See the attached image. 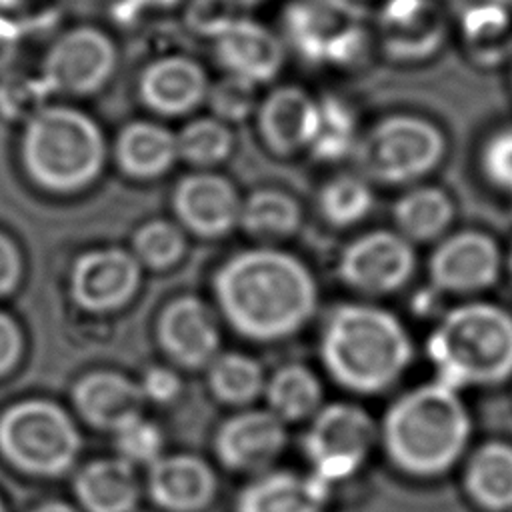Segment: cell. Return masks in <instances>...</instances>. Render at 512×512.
Segmentation results:
<instances>
[{
    "mask_svg": "<svg viewBox=\"0 0 512 512\" xmlns=\"http://www.w3.org/2000/svg\"><path fill=\"white\" fill-rule=\"evenodd\" d=\"M22 160L44 188L70 192L86 186L104 160L98 124L70 106H44L26 120Z\"/></svg>",
    "mask_w": 512,
    "mask_h": 512,
    "instance_id": "5b68a950",
    "label": "cell"
},
{
    "mask_svg": "<svg viewBox=\"0 0 512 512\" xmlns=\"http://www.w3.org/2000/svg\"><path fill=\"white\" fill-rule=\"evenodd\" d=\"M446 152L442 130L414 114L380 120L358 148L362 170L386 184L414 182L432 172Z\"/></svg>",
    "mask_w": 512,
    "mask_h": 512,
    "instance_id": "52a82bcc",
    "label": "cell"
},
{
    "mask_svg": "<svg viewBox=\"0 0 512 512\" xmlns=\"http://www.w3.org/2000/svg\"><path fill=\"white\" fill-rule=\"evenodd\" d=\"M34 512H76V510L64 502H46L38 506Z\"/></svg>",
    "mask_w": 512,
    "mask_h": 512,
    "instance_id": "f6af8a7d",
    "label": "cell"
},
{
    "mask_svg": "<svg viewBox=\"0 0 512 512\" xmlns=\"http://www.w3.org/2000/svg\"><path fill=\"white\" fill-rule=\"evenodd\" d=\"M116 156L130 176L152 178L168 170L178 156L176 136L154 122H132L118 136Z\"/></svg>",
    "mask_w": 512,
    "mask_h": 512,
    "instance_id": "484cf974",
    "label": "cell"
},
{
    "mask_svg": "<svg viewBox=\"0 0 512 512\" xmlns=\"http://www.w3.org/2000/svg\"><path fill=\"white\" fill-rule=\"evenodd\" d=\"M356 140V120L348 106L336 100L318 102V118L310 138V150L322 160H338Z\"/></svg>",
    "mask_w": 512,
    "mask_h": 512,
    "instance_id": "f546056e",
    "label": "cell"
},
{
    "mask_svg": "<svg viewBox=\"0 0 512 512\" xmlns=\"http://www.w3.org/2000/svg\"><path fill=\"white\" fill-rule=\"evenodd\" d=\"M480 166L492 186L512 194V126L488 136L480 152Z\"/></svg>",
    "mask_w": 512,
    "mask_h": 512,
    "instance_id": "8d00e7d4",
    "label": "cell"
},
{
    "mask_svg": "<svg viewBox=\"0 0 512 512\" xmlns=\"http://www.w3.org/2000/svg\"><path fill=\"white\" fill-rule=\"evenodd\" d=\"M284 440V426L276 414L252 410L222 424L216 436V452L228 468L258 470L278 456Z\"/></svg>",
    "mask_w": 512,
    "mask_h": 512,
    "instance_id": "2e32d148",
    "label": "cell"
},
{
    "mask_svg": "<svg viewBox=\"0 0 512 512\" xmlns=\"http://www.w3.org/2000/svg\"><path fill=\"white\" fill-rule=\"evenodd\" d=\"M116 432V448L128 464L132 462H156L162 450V434L156 424L136 416L122 424Z\"/></svg>",
    "mask_w": 512,
    "mask_h": 512,
    "instance_id": "d590c367",
    "label": "cell"
},
{
    "mask_svg": "<svg viewBox=\"0 0 512 512\" xmlns=\"http://www.w3.org/2000/svg\"><path fill=\"white\" fill-rule=\"evenodd\" d=\"M230 130L216 118H200L188 122L176 136V150L194 164H216L230 152Z\"/></svg>",
    "mask_w": 512,
    "mask_h": 512,
    "instance_id": "1f68e13d",
    "label": "cell"
},
{
    "mask_svg": "<svg viewBox=\"0 0 512 512\" xmlns=\"http://www.w3.org/2000/svg\"><path fill=\"white\" fill-rule=\"evenodd\" d=\"M192 6L190 22L192 26L210 38H216L234 18L240 16L228 0H196Z\"/></svg>",
    "mask_w": 512,
    "mask_h": 512,
    "instance_id": "f35d334b",
    "label": "cell"
},
{
    "mask_svg": "<svg viewBox=\"0 0 512 512\" xmlns=\"http://www.w3.org/2000/svg\"><path fill=\"white\" fill-rule=\"evenodd\" d=\"M376 442L372 418L358 406H326L312 422L304 450L314 468V476L324 484L352 476L370 454Z\"/></svg>",
    "mask_w": 512,
    "mask_h": 512,
    "instance_id": "ba28073f",
    "label": "cell"
},
{
    "mask_svg": "<svg viewBox=\"0 0 512 512\" xmlns=\"http://www.w3.org/2000/svg\"><path fill=\"white\" fill-rule=\"evenodd\" d=\"M328 484L316 476L272 472L248 484L234 512H322Z\"/></svg>",
    "mask_w": 512,
    "mask_h": 512,
    "instance_id": "603a6c76",
    "label": "cell"
},
{
    "mask_svg": "<svg viewBox=\"0 0 512 512\" xmlns=\"http://www.w3.org/2000/svg\"><path fill=\"white\" fill-rule=\"evenodd\" d=\"M142 394L156 402H170L180 392V378L162 366L150 368L142 378Z\"/></svg>",
    "mask_w": 512,
    "mask_h": 512,
    "instance_id": "ab89813d",
    "label": "cell"
},
{
    "mask_svg": "<svg viewBox=\"0 0 512 512\" xmlns=\"http://www.w3.org/2000/svg\"><path fill=\"white\" fill-rule=\"evenodd\" d=\"M206 70L192 58L170 54L152 60L140 74L142 102L162 116L192 112L208 96Z\"/></svg>",
    "mask_w": 512,
    "mask_h": 512,
    "instance_id": "9a60e30c",
    "label": "cell"
},
{
    "mask_svg": "<svg viewBox=\"0 0 512 512\" xmlns=\"http://www.w3.org/2000/svg\"><path fill=\"white\" fill-rule=\"evenodd\" d=\"M510 64H512V60H510Z\"/></svg>",
    "mask_w": 512,
    "mask_h": 512,
    "instance_id": "f907efd6",
    "label": "cell"
},
{
    "mask_svg": "<svg viewBox=\"0 0 512 512\" xmlns=\"http://www.w3.org/2000/svg\"><path fill=\"white\" fill-rule=\"evenodd\" d=\"M174 208L178 218L202 236L224 234L240 216L234 188L214 174H192L180 180Z\"/></svg>",
    "mask_w": 512,
    "mask_h": 512,
    "instance_id": "ac0fdd59",
    "label": "cell"
},
{
    "mask_svg": "<svg viewBox=\"0 0 512 512\" xmlns=\"http://www.w3.org/2000/svg\"><path fill=\"white\" fill-rule=\"evenodd\" d=\"M180 2H184V0H132V4L134 6H140V8H152V10H156V8H172V6H176V4H180Z\"/></svg>",
    "mask_w": 512,
    "mask_h": 512,
    "instance_id": "ee69618b",
    "label": "cell"
},
{
    "mask_svg": "<svg viewBox=\"0 0 512 512\" xmlns=\"http://www.w3.org/2000/svg\"><path fill=\"white\" fill-rule=\"evenodd\" d=\"M236 10H250V8H254V6H258L260 2H264V0H228Z\"/></svg>",
    "mask_w": 512,
    "mask_h": 512,
    "instance_id": "7dc6e473",
    "label": "cell"
},
{
    "mask_svg": "<svg viewBox=\"0 0 512 512\" xmlns=\"http://www.w3.org/2000/svg\"><path fill=\"white\" fill-rule=\"evenodd\" d=\"M320 206L332 224L348 226L368 214L372 208V192L364 180L342 176L322 190Z\"/></svg>",
    "mask_w": 512,
    "mask_h": 512,
    "instance_id": "d6a6232c",
    "label": "cell"
},
{
    "mask_svg": "<svg viewBox=\"0 0 512 512\" xmlns=\"http://www.w3.org/2000/svg\"><path fill=\"white\" fill-rule=\"evenodd\" d=\"M324 366L354 392H382L412 360V342L402 322L374 306H340L326 322L320 342Z\"/></svg>",
    "mask_w": 512,
    "mask_h": 512,
    "instance_id": "3957f363",
    "label": "cell"
},
{
    "mask_svg": "<svg viewBox=\"0 0 512 512\" xmlns=\"http://www.w3.org/2000/svg\"><path fill=\"white\" fill-rule=\"evenodd\" d=\"M22 26L8 14L0 12V76H4L20 54Z\"/></svg>",
    "mask_w": 512,
    "mask_h": 512,
    "instance_id": "60d3db41",
    "label": "cell"
},
{
    "mask_svg": "<svg viewBox=\"0 0 512 512\" xmlns=\"http://www.w3.org/2000/svg\"><path fill=\"white\" fill-rule=\"evenodd\" d=\"M22 350V336L18 326L0 312V374L8 372Z\"/></svg>",
    "mask_w": 512,
    "mask_h": 512,
    "instance_id": "b9f144b4",
    "label": "cell"
},
{
    "mask_svg": "<svg viewBox=\"0 0 512 512\" xmlns=\"http://www.w3.org/2000/svg\"><path fill=\"white\" fill-rule=\"evenodd\" d=\"M116 62L118 50L106 32L94 26H74L50 44L40 76L50 94L88 96L110 80Z\"/></svg>",
    "mask_w": 512,
    "mask_h": 512,
    "instance_id": "9c48e42d",
    "label": "cell"
},
{
    "mask_svg": "<svg viewBox=\"0 0 512 512\" xmlns=\"http://www.w3.org/2000/svg\"><path fill=\"white\" fill-rule=\"evenodd\" d=\"M268 402L280 420H300L316 410L320 384L304 366H284L268 382Z\"/></svg>",
    "mask_w": 512,
    "mask_h": 512,
    "instance_id": "83f0119b",
    "label": "cell"
},
{
    "mask_svg": "<svg viewBox=\"0 0 512 512\" xmlns=\"http://www.w3.org/2000/svg\"><path fill=\"white\" fill-rule=\"evenodd\" d=\"M470 500L488 512L512 510V446L486 442L474 450L464 470Z\"/></svg>",
    "mask_w": 512,
    "mask_h": 512,
    "instance_id": "d4e9b609",
    "label": "cell"
},
{
    "mask_svg": "<svg viewBox=\"0 0 512 512\" xmlns=\"http://www.w3.org/2000/svg\"><path fill=\"white\" fill-rule=\"evenodd\" d=\"M214 288L226 320L254 340L290 336L310 318L316 302L306 266L266 248L232 256L218 270Z\"/></svg>",
    "mask_w": 512,
    "mask_h": 512,
    "instance_id": "6da1fadb",
    "label": "cell"
},
{
    "mask_svg": "<svg viewBox=\"0 0 512 512\" xmlns=\"http://www.w3.org/2000/svg\"><path fill=\"white\" fill-rule=\"evenodd\" d=\"M382 52L396 62H424L448 38V16L440 0H384L376 16Z\"/></svg>",
    "mask_w": 512,
    "mask_h": 512,
    "instance_id": "30bf717a",
    "label": "cell"
},
{
    "mask_svg": "<svg viewBox=\"0 0 512 512\" xmlns=\"http://www.w3.org/2000/svg\"><path fill=\"white\" fill-rule=\"evenodd\" d=\"M318 118V102L298 86L274 88L258 110L262 140L278 154L310 144Z\"/></svg>",
    "mask_w": 512,
    "mask_h": 512,
    "instance_id": "d6986e66",
    "label": "cell"
},
{
    "mask_svg": "<svg viewBox=\"0 0 512 512\" xmlns=\"http://www.w3.org/2000/svg\"><path fill=\"white\" fill-rule=\"evenodd\" d=\"M296 202L274 190H262L252 194L240 208L242 226L256 236H284L298 224Z\"/></svg>",
    "mask_w": 512,
    "mask_h": 512,
    "instance_id": "f1b7e54d",
    "label": "cell"
},
{
    "mask_svg": "<svg viewBox=\"0 0 512 512\" xmlns=\"http://www.w3.org/2000/svg\"><path fill=\"white\" fill-rule=\"evenodd\" d=\"M502 254L494 238L478 230H462L444 238L432 252L428 272L432 284L450 294H476L496 284Z\"/></svg>",
    "mask_w": 512,
    "mask_h": 512,
    "instance_id": "8fae6325",
    "label": "cell"
},
{
    "mask_svg": "<svg viewBox=\"0 0 512 512\" xmlns=\"http://www.w3.org/2000/svg\"><path fill=\"white\" fill-rule=\"evenodd\" d=\"M470 434L472 420L464 402L440 380L402 394L382 422L390 462L420 478L448 472L464 454Z\"/></svg>",
    "mask_w": 512,
    "mask_h": 512,
    "instance_id": "7a4b0ae2",
    "label": "cell"
},
{
    "mask_svg": "<svg viewBox=\"0 0 512 512\" xmlns=\"http://www.w3.org/2000/svg\"><path fill=\"white\" fill-rule=\"evenodd\" d=\"M138 286L136 260L118 248L94 250L84 254L70 280L72 298L78 306L104 312L122 306Z\"/></svg>",
    "mask_w": 512,
    "mask_h": 512,
    "instance_id": "5bb4252c",
    "label": "cell"
},
{
    "mask_svg": "<svg viewBox=\"0 0 512 512\" xmlns=\"http://www.w3.org/2000/svg\"><path fill=\"white\" fill-rule=\"evenodd\" d=\"M20 254L16 246L0 232V294L10 292L20 278Z\"/></svg>",
    "mask_w": 512,
    "mask_h": 512,
    "instance_id": "7bdbcfd3",
    "label": "cell"
},
{
    "mask_svg": "<svg viewBox=\"0 0 512 512\" xmlns=\"http://www.w3.org/2000/svg\"><path fill=\"white\" fill-rule=\"evenodd\" d=\"M158 336L162 348L190 368L206 364L218 346V330L210 310L192 296L176 298L162 310Z\"/></svg>",
    "mask_w": 512,
    "mask_h": 512,
    "instance_id": "e0dca14e",
    "label": "cell"
},
{
    "mask_svg": "<svg viewBox=\"0 0 512 512\" xmlns=\"http://www.w3.org/2000/svg\"><path fill=\"white\" fill-rule=\"evenodd\" d=\"M428 356L454 390L502 384L512 376V314L490 302L456 306L432 330Z\"/></svg>",
    "mask_w": 512,
    "mask_h": 512,
    "instance_id": "277c9868",
    "label": "cell"
},
{
    "mask_svg": "<svg viewBox=\"0 0 512 512\" xmlns=\"http://www.w3.org/2000/svg\"><path fill=\"white\" fill-rule=\"evenodd\" d=\"M50 90L42 76L4 74L0 82V112L10 120H28L46 104Z\"/></svg>",
    "mask_w": 512,
    "mask_h": 512,
    "instance_id": "836d02e7",
    "label": "cell"
},
{
    "mask_svg": "<svg viewBox=\"0 0 512 512\" xmlns=\"http://www.w3.org/2000/svg\"><path fill=\"white\" fill-rule=\"evenodd\" d=\"M414 250L402 234L370 232L354 240L342 254V280L368 294H386L408 282Z\"/></svg>",
    "mask_w": 512,
    "mask_h": 512,
    "instance_id": "7c38bea8",
    "label": "cell"
},
{
    "mask_svg": "<svg viewBox=\"0 0 512 512\" xmlns=\"http://www.w3.org/2000/svg\"><path fill=\"white\" fill-rule=\"evenodd\" d=\"M134 248L140 260L154 268H164L182 256L184 238L176 226L156 220L138 230Z\"/></svg>",
    "mask_w": 512,
    "mask_h": 512,
    "instance_id": "e575fe53",
    "label": "cell"
},
{
    "mask_svg": "<svg viewBox=\"0 0 512 512\" xmlns=\"http://www.w3.org/2000/svg\"><path fill=\"white\" fill-rule=\"evenodd\" d=\"M262 370L258 362L242 354H224L210 366L208 382L212 392L232 404L252 400L262 390Z\"/></svg>",
    "mask_w": 512,
    "mask_h": 512,
    "instance_id": "4dcf8cb0",
    "label": "cell"
},
{
    "mask_svg": "<svg viewBox=\"0 0 512 512\" xmlns=\"http://www.w3.org/2000/svg\"><path fill=\"white\" fill-rule=\"evenodd\" d=\"M458 34L468 58L480 68L512 60V6L468 4L458 10Z\"/></svg>",
    "mask_w": 512,
    "mask_h": 512,
    "instance_id": "7402d4cb",
    "label": "cell"
},
{
    "mask_svg": "<svg viewBox=\"0 0 512 512\" xmlns=\"http://www.w3.org/2000/svg\"><path fill=\"white\" fill-rule=\"evenodd\" d=\"M254 86L252 82L226 74L220 82L208 88V100L218 118L224 120H242L254 104Z\"/></svg>",
    "mask_w": 512,
    "mask_h": 512,
    "instance_id": "74e56055",
    "label": "cell"
},
{
    "mask_svg": "<svg viewBox=\"0 0 512 512\" xmlns=\"http://www.w3.org/2000/svg\"><path fill=\"white\" fill-rule=\"evenodd\" d=\"M148 490L152 500L168 512H198L212 500L216 480L206 462L180 454L152 462Z\"/></svg>",
    "mask_w": 512,
    "mask_h": 512,
    "instance_id": "ffe728a7",
    "label": "cell"
},
{
    "mask_svg": "<svg viewBox=\"0 0 512 512\" xmlns=\"http://www.w3.org/2000/svg\"><path fill=\"white\" fill-rule=\"evenodd\" d=\"M0 512H6V510H4V506H2V502H0Z\"/></svg>",
    "mask_w": 512,
    "mask_h": 512,
    "instance_id": "681fc988",
    "label": "cell"
},
{
    "mask_svg": "<svg viewBox=\"0 0 512 512\" xmlns=\"http://www.w3.org/2000/svg\"><path fill=\"white\" fill-rule=\"evenodd\" d=\"M510 512H512V510H510Z\"/></svg>",
    "mask_w": 512,
    "mask_h": 512,
    "instance_id": "816d5d0a",
    "label": "cell"
},
{
    "mask_svg": "<svg viewBox=\"0 0 512 512\" xmlns=\"http://www.w3.org/2000/svg\"><path fill=\"white\" fill-rule=\"evenodd\" d=\"M80 448L68 414L44 400L12 406L0 418V450L20 470L40 476L66 472Z\"/></svg>",
    "mask_w": 512,
    "mask_h": 512,
    "instance_id": "8992f818",
    "label": "cell"
},
{
    "mask_svg": "<svg viewBox=\"0 0 512 512\" xmlns=\"http://www.w3.org/2000/svg\"><path fill=\"white\" fill-rule=\"evenodd\" d=\"M74 402L80 414L98 428H120L140 416L142 388L116 372H92L78 380Z\"/></svg>",
    "mask_w": 512,
    "mask_h": 512,
    "instance_id": "44dd1931",
    "label": "cell"
},
{
    "mask_svg": "<svg viewBox=\"0 0 512 512\" xmlns=\"http://www.w3.org/2000/svg\"><path fill=\"white\" fill-rule=\"evenodd\" d=\"M394 220L408 242H428L448 230L454 220V204L444 190L418 186L396 202Z\"/></svg>",
    "mask_w": 512,
    "mask_h": 512,
    "instance_id": "4316f807",
    "label": "cell"
},
{
    "mask_svg": "<svg viewBox=\"0 0 512 512\" xmlns=\"http://www.w3.org/2000/svg\"><path fill=\"white\" fill-rule=\"evenodd\" d=\"M456 10L468 6V4H482V2H490V4H504V6H512V0H448Z\"/></svg>",
    "mask_w": 512,
    "mask_h": 512,
    "instance_id": "bcb514c9",
    "label": "cell"
},
{
    "mask_svg": "<svg viewBox=\"0 0 512 512\" xmlns=\"http://www.w3.org/2000/svg\"><path fill=\"white\" fill-rule=\"evenodd\" d=\"M214 54L228 74L252 84L270 82L284 64L280 38L264 24L244 16L234 18L214 38Z\"/></svg>",
    "mask_w": 512,
    "mask_h": 512,
    "instance_id": "4fadbf2b",
    "label": "cell"
},
{
    "mask_svg": "<svg viewBox=\"0 0 512 512\" xmlns=\"http://www.w3.org/2000/svg\"><path fill=\"white\" fill-rule=\"evenodd\" d=\"M74 492L86 512H132L138 502L132 466L122 458L84 466L74 480Z\"/></svg>",
    "mask_w": 512,
    "mask_h": 512,
    "instance_id": "cb8c5ba5",
    "label": "cell"
},
{
    "mask_svg": "<svg viewBox=\"0 0 512 512\" xmlns=\"http://www.w3.org/2000/svg\"><path fill=\"white\" fill-rule=\"evenodd\" d=\"M508 272H510V278H512V248H510V254H508Z\"/></svg>",
    "mask_w": 512,
    "mask_h": 512,
    "instance_id": "c3c4849f",
    "label": "cell"
}]
</instances>
